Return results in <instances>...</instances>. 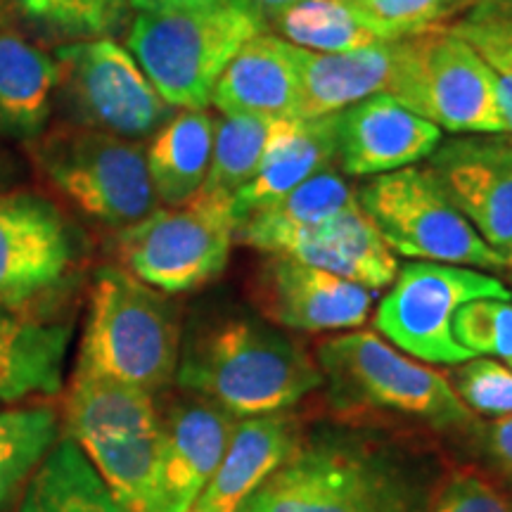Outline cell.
<instances>
[{
    "mask_svg": "<svg viewBox=\"0 0 512 512\" xmlns=\"http://www.w3.org/2000/svg\"><path fill=\"white\" fill-rule=\"evenodd\" d=\"M425 470L368 434H304L240 512H427Z\"/></svg>",
    "mask_w": 512,
    "mask_h": 512,
    "instance_id": "1",
    "label": "cell"
},
{
    "mask_svg": "<svg viewBox=\"0 0 512 512\" xmlns=\"http://www.w3.org/2000/svg\"><path fill=\"white\" fill-rule=\"evenodd\" d=\"M178 387L235 418L283 413L323 387L316 358L278 325L249 313L202 323L181 342Z\"/></svg>",
    "mask_w": 512,
    "mask_h": 512,
    "instance_id": "2",
    "label": "cell"
},
{
    "mask_svg": "<svg viewBox=\"0 0 512 512\" xmlns=\"http://www.w3.org/2000/svg\"><path fill=\"white\" fill-rule=\"evenodd\" d=\"M313 358L339 413L394 415L434 432H467L475 425L448 375L408 358L373 330L323 339Z\"/></svg>",
    "mask_w": 512,
    "mask_h": 512,
    "instance_id": "3",
    "label": "cell"
},
{
    "mask_svg": "<svg viewBox=\"0 0 512 512\" xmlns=\"http://www.w3.org/2000/svg\"><path fill=\"white\" fill-rule=\"evenodd\" d=\"M178 358L181 323L169 299L121 266L98 268L74 373L155 394L176 380Z\"/></svg>",
    "mask_w": 512,
    "mask_h": 512,
    "instance_id": "4",
    "label": "cell"
},
{
    "mask_svg": "<svg viewBox=\"0 0 512 512\" xmlns=\"http://www.w3.org/2000/svg\"><path fill=\"white\" fill-rule=\"evenodd\" d=\"M264 31V22L242 5L209 0L138 12L126 50L174 110H207L228 62Z\"/></svg>",
    "mask_w": 512,
    "mask_h": 512,
    "instance_id": "5",
    "label": "cell"
},
{
    "mask_svg": "<svg viewBox=\"0 0 512 512\" xmlns=\"http://www.w3.org/2000/svg\"><path fill=\"white\" fill-rule=\"evenodd\" d=\"M64 425L126 510H150L162 453V415L150 392L74 373L64 396Z\"/></svg>",
    "mask_w": 512,
    "mask_h": 512,
    "instance_id": "6",
    "label": "cell"
},
{
    "mask_svg": "<svg viewBox=\"0 0 512 512\" xmlns=\"http://www.w3.org/2000/svg\"><path fill=\"white\" fill-rule=\"evenodd\" d=\"M389 95L458 136H505L491 67L448 24L394 41Z\"/></svg>",
    "mask_w": 512,
    "mask_h": 512,
    "instance_id": "7",
    "label": "cell"
},
{
    "mask_svg": "<svg viewBox=\"0 0 512 512\" xmlns=\"http://www.w3.org/2000/svg\"><path fill=\"white\" fill-rule=\"evenodd\" d=\"M233 197L197 192L181 207L155 209L121 228L119 266L162 294H181L219 278L235 242Z\"/></svg>",
    "mask_w": 512,
    "mask_h": 512,
    "instance_id": "8",
    "label": "cell"
},
{
    "mask_svg": "<svg viewBox=\"0 0 512 512\" xmlns=\"http://www.w3.org/2000/svg\"><path fill=\"white\" fill-rule=\"evenodd\" d=\"M34 155L55 190L88 219L121 230L157 209L138 140L72 124L38 140Z\"/></svg>",
    "mask_w": 512,
    "mask_h": 512,
    "instance_id": "9",
    "label": "cell"
},
{
    "mask_svg": "<svg viewBox=\"0 0 512 512\" xmlns=\"http://www.w3.org/2000/svg\"><path fill=\"white\" fill-rule=\"evenodd\" d=\"M356 200L394 254L477 271L508 268L448 200L427 166L373 176L356 190Z\"/></svg>",
    "mask_w": 512,
    "mask_h": 512,
    "instance_id": "10",
    "label": "cell"
},
{
    "mask_svg": "<svg viewBox=\"0 0 512 512\" xmlns=\"http://www.w3.org/2000/svg\"><path fill=\"white\" fill-rule=\"evenodd\" d=\"M55 64V91L74 126L140 143L174 114L136 57L112 38L67 43L55 50Z\"/></svg>",
    "mask_w": 512,
    "mask_h": 512,
    "instance_id": "11",
    "label": "cell"
},
{
    "mask_svg": "<svg viewBox=\"0 0 512 512\" xmlns=\"http://www.w3.org/2000/svg\"><path fill=\"white\" fill-rule=\"evenodd\" d=\"M472 299H512V292L477 268L411 261L377 304L375 330L418 361L460 366L472 354L453 337V318Z\"/></svg>",
    "mask_w": 512,
    "mask_h": 512,
    "instance_id": "12",
    "label": "cell"
},
{
    "mask_svg": "<svg viewBox=\"0 0 512 512\" xmlns=\"http://www.w3.org/2000/svg\"><path fill=\"white\" fill-rule=\"evenodd\" d=\"M79 254V235L53 202L0 197V309L38 320L74 283Z\"/></svg>",
    "mask_w": 512,
    "mask_h": 512,
    "instance_id": "13",
    "label": "cell"
},
{
    "mask_svg": "<svg viewBox=\"0 0 512 512\" xmlns=\"http://www.w3.org/2000/svg\"><path fill=\"white\" fill-rule=\"evenodd\" d=\"M427 169L479 238L512 268V140L460 136L434 150Z\"/></svg>",
    "mask_w": 512,
    "mask_h": 512,
    "instance_id": "14",
    "label": "cell"
},
{
    "mask_svg": "<svg viewBox=\"0 0 512 512\" xmlns=\"http://www.w3.org/2000/svg\"><path fill=\"white\" fill-rule=\"evenodd\" d=\"M252 297L261 316L294 332L361 328L373 309V290L285 254H264Z\"/></svg>",
    "mask_w": 512,
    "mask_h": 512,
    "instance_id": "15",
    "label": "cell"
},
{
    "mask_svg": "<svg viewBox=\"0 0 512 512\" xmlns=\"http://www.w3.org/2000/svg\"><path fill=\"white\" fill-rule=\"evenodd\" d=\"M238 418L188 394L162 415V453L147 512H188L226 453Z\"/></svg>",
    "mask_w": 512,
    "mask_h": 512,
    "instance_id": "16",
    "label": "cell"
},
{
    "mask_svg": "<svg viewBox=\"0 0 512 512\" xmlns=\"http://www.w3.org/2000/svg\"><path fill=\"white\" fill-rule=\"evenodd\" d=\"M441 128L408 110L394 95L377 93L339 112L337 162L347 176L373 178L430 159Z\"/></svg>",
    "mask_w": 512,
    "mask_h": 512,
    "instance_id": "17",
    "label": "cell"
},
{
    "mask_svg": "<svg viewBox=\"0 0 512 512\" xmlns=\"http://www.w3.org/2000/svg\"><path fill=\"white\" fill-rule=\"evenodd\" d=\"M302 439V422L290 411L240 418L219 467L188 512H240Z\"/></svg>",
    "mask_w": 512,
    "mask_h": 512,
    "instance_id": "18",
    "label": "cell"
},
{
    "mask_svg": "<svg viewBox=\"0 0 512 512\" xmlns=\"http://www.w3.org/2000/svg\"><path fill=\"white\" fill-rule=\"evenodd\" d=\"M275 254L323 268L373 292L392 285L399 273V259L377 233L358 200L328 221L292 235Z\"/></svg>",
    "mask_w": 512,
    "mask_h": 512,
    "instance_id": "19",
    "label": "cell"
},
{
    "mask_svg": "<svg viewBox=\"0 0 512 512\" xmlns=\"http://www.w3.org/2000/svg\"><path fill=\"white\" fill-rule=\"evenodd\" d=\"M337 117L280 119L256 174L233 195L235 221L285 197L337 162Z\"/></svg>",
    "mask_w": 512,
    "mask_h": 512,
    "instance_id": "20",
    "label": "cell"
},
{
    "mask_svg": "<svg viewBox=\"0 0 512 512\" xmlns=\"http://www.w3.org/2000/svg\"><path fill=\"white\" fill-rule=\"evenodd\" d=\"M211 105L238 117L297 119L302 91L283 38L264 31L247 41L216 81Z\"/></svg>",
    "mask_w": 512,
    "mask_h": 512,
    "instance_id": "21",
    "label": "cell"
},
{
    "mask_svg": "<svg viewBox=\"0 0 512 512\" xmlns=\"http://www.w3.org/2000/svg\"><path fill=\"white\" fill-rule=\"evenodd\" d=\"M287 55L302 91L299 119L339 114L370 95L387 93L392 79L394 41L349 50V53H313L287 43Z\"/></svg>",
    "mask_w": 512,
    "mask_h": 512,
    "instance_id": "22",
    "label": "cell"
},
{
    "mask_svg": "<svg viewBox=\"0 0 512 512\" xmlns=\"http://www.w3.org/2000/svg\"><path fill=\"white\" fill-rule=\"evenodd\" d=\"M214 128L216 119L207 110H181L152 136L145 159L159 204L181 207L200 192L209 174Z\"/></svg>",
    "mask_w": 512,
    "mask_h": 512,
    "instance_id": "23",
    "label": "cell"
},
{
    "mask_svg": "<svg viewBox=\"0 0 512 512\" xmlns=\"http://www.w3.org/2000/svg\"><path fill=\"white\" fill-rule=\"evenodd\" d=\"M55 86V57L19 34L0 31V133L22 140L41 136L53 110Z\"/></svg>",
    "mask_w": 512,
    "mask_h": 512,
    "instance_id": "24",
    "label": "cell"
},
{
    "mask_svg": "<svg viewBox=\"0 0 512 512\" xmlns=\"http://www.w3.org/2000/svg\"><path fill=\"white\" fill-rule=\"evenodd\" d=\"M356 202V190L335 166L318 171L285 197L254 211L235 228V240L261 254H275L292 235L328 221Z\"/></svg>",
    "mask_w": 512,
    "mask_h": 512,
    "instance_id": "25",
    "label": "cell"
},
{
    "mask_svg": "<svg viewBox=\"0 0 512 512\" xmlns=\"http://www.w3.org/2000/svg\"><path fill=\"white\" fill-rule=\"evenodd\" d=\"M24 512H131L117 501L86 453L72 439H62L41 460L31 482Z\"/></svg>",
    "mask_w": 512,
    "mask_h": 512,
    "instance_id": "26",
    "label": "cell"
},
{
    "mask_svg": "<svg viewBox=\"0 0 512 512\" xmlns=\"http://www.w3.org/2000/svg\"><path fill=\"white\" fill-rule=\"evenodd\" d=\"M69 339L72 325L29 320L17 337L0 342V401L60 392Z\"/></svg>",
    "mask_w": 512,
    "mask_h": 512,
    "instance_id": "27",
    "label": "cell"
},
{
    "mask_svg": "<svg viewBox=\"0 0 512 512\" xmlns=\"http://www.w3.org/2000/svg\"><path fill=\"white\" fill-rule=\"evenodd\" d=\"M268 34L313 53H349L384 43L349 0H302L280 12Z\"/></svg>",
    "mask_w": 512,
    "mask_h": 512,
    "instance_id": "28",
    "label": "cell"
},
{
    "mask_svg": "<svg viewBox=\"0 0 512 512\" xmlns=\"http://www.w3.org/2000/svg\"><path fill=\"white\" fill-rule=\"evenodd\" d=\"M280 121V119H278ZM278 121L221 114L214 128V150L202 192L233 197L256 174Z\"/></svg>",
    "mask_w": 512,
    "mask_h": 512,
    "instance_id": "29",
    "label": "cell"
},
{
    "mask_svg": "<svg viewBox=\"0 0 512 512\" xmlns=\"http://www.w3.org/2000/svg\"><path fill=\"white\" fill-rule=\"evenodd\" d=\"M24 19L62 38H110L131 5L128 0H10Z\"/></svg>",
    "mask_w": 512,
    "mask_h": 512,
    "instance_id": "30",
    "label": "cell"
},
{
    "mask_svg": "<svg viewBox=\"0 0 512 512\" xmlns=\"http://www.w3.org/2000/svg\"><path fill=\"white\" fill-rule=\"evenodd\" d=\"M453 337L472 356L503 358L512 368V299H472L453 318Z\"/></svg>",
    "mask_w": 512,
    "mask_h": 512,
    "instance_id": "31",
    "label": "cell"
},
{
    "mask_svg": "<svg viewBox=\"0 0 512 512\" xmlns=\"http://www.w3.org/2000/svg\"><path fill=\"white\" fill-rule=\"evenodd\" d=\"M448 382L472 415L489 420L512 415V368L494 358L472 356L456 366Z\"/></svg>",
    "mask_w": 512,
    "mask_h": 512,
    "instance_id": "32",
    "label": "cell"
},
{
    "mask_svg": "<svg viewBox=\"0 0 512 512\" xmlns=\"http://www.w3.org/2000/svg\"><path fill=\"white\" fill-rule=\"evenodd\" d=\"M467 8L465 0H375L356 8L382 41H399L422 31L444 27L448 17Z\"/></svg>",
    "mask_w": 512,
    "mask_h": 512,
    "instance_id": "33",
    "label": "cell"
},
{
    "mask_svg": "<svg viewBox=\"0 0 512 512\" xmlns=\"http://www.w3.org/2000/svg\"><path fill=\"white\" fill-rule=\"evenodd\" d=\"M427 512H512V496L479 467H458L434 486Z\"/></svg>",
    "mask_w": 512,
    "mask_h": 512,
    "instance_id": "34",
    "label": "cell"
},
{
    "mask_svg": "<svg viewBox=\"0 0 512 512\" xmlns=\"http://www.w3.org/2000/svg\"><path fill=\"white\" fill-rule=\"evenodd\" d=\"M458 36H463L479 55L484 57L496 79L498 107L505 121V136L512 140V43L491 29L479 17L465 15L448 24Z\"/></svg>",
    "mask_w": 512,
    "mask_h": 512,
    "instance_id": "35",
    "label": "cell"
},
{
    "mask_svg": "<svg viewBox=\"0 0 512 512\" xmlns=\"http://www.w3.org/2000/svg\"><path fill=\"white\" fill-rule=\"evenodd\" d=\"M57 444V413L50 406L0 411V460L17 453H48Z\"/></svg>",
    "mask_w": 512,
    "mask_h": 512,
    "instance_id": "36",
    "label": "cell"
},
{
    "mask_svg": "<svg viewBox=\"0 0 512 512\" xmlns=\"http://www.w3.org/2000/svg\"><path fill=\"white\" fill-rule=\"evenodd\" d=\"M477 456L482 458L486 475H491L512 496V415L491 420H475L470 427Z\"/></svg>",
    "mask_w": 512,
    "mask_h": 512,
    "instance_id": "37",
    "label": "cell"
},
{
    "mask_svg": "<svg viewBox=\"0 0 512 512\" xmlns=\"http://www.w3.org/2000/svg\"><path fill=\"white\" fill-rule=\"evenodd\" d=\"M46 458V453L29 451V453H17V456L0 460V508L10 503V498L17 494L19 484L27 479L34 467Z\"/></svg>",
    "mask_w": 512,
    "mask_h": 512,
    "instance_id": "38",
    "label": "cell"
},
{
    "mask_svg": "<svg viewBox=\"0 0 512 512\" xmlns=\"http://www.w3.org/2000/svg\"><path fill=\"white\" fill-rule=\"evenodd\" d=\"M467 15L479 17L482 22L489 24L491 29H496L505 41L512 43V10L501 8H489V5H472Z\"/></svg>",
    "mask_w": 512,
    "mask_h": 512,
    "instance_id": "39",
    "label": "cell"
},
{
    "mask_svg": "<svg viewBox=\"0 0 512 512\" xmlns=\"http://www.w3.org/2000/svg\"><path fill=\"white\" fill-rule=\"evenodd\" d=\"M233 3L242 5V8L259 17L268 31V24H271L273 19L280 15V12L292 8V5L302 3V0H233Z\"/></svg>",
    "mask_w": 512,
    "mask_h": 512,
    "instance_id": "40",
    "label": "cell"
},
{
    "mask_svg": "<svg viewBox=\"0 0 512 512\" xmlns=\"http://www.w3.org/2000/svg\"><path fill=\"white\" fill-rule=\"evenodd\" d=\"M197 3H209V0H128V5L136 12H159L171 8H185V5Z\"/></svg>",
    "mask_w": 512,
    "mask_h": 512,
    "instance_id": "41",
    "label": "cell"
},
{
    "mask_svg": "<svg viewBox=\"0 0 512 512\" xmlns=\"http://www.w3.org/2000/svg\"><path fill=\"white\" fill-rule=\"evenodd\" d=\"M27 323V318H19L15 313L0 309V342H8V339L17 337Z\"/></svg>",
    "mask_w": 512,
    "mask_h": 512,
    "instance_id": "42",
    "label": "cell"
},
{
    "mask_svg": "<svg viewBox=\"0 0 512 512\" xmlns=\"http://www.w3.org/2000/svg\"><path fill=\"white\" fill-rule=\"evenodd\" d=\"M12 15H15V8H12L10 0H0V31L10 27Z\"/></svg>",
    "mask_w": 512,
    "mask_h": 512,
    "instance_id": "43",
    "label": "cell"
},
{
    "mask_svg": "<svg viewBox=\"0 0 512 512\" xmlns=\"http://www.w3.org/2000/svg\"><path fill=\"white\" fill-rule=\"evenodd\" d=\"M475 5H489V8H501V10H512V0H479Z\"/></svg>",
    "mask_w": 512,
    "mask_h": 512,
    "instance_id": "44",
    "label": "cell"
},
{
    "mask_svg": "<svg viewBox=\"0 0 512 512\" xmlns=\"http://www.w3.org/2000/svg\"><path fill=\"white\" fill-rule=\"evenodd\" d=\"M351 5H354V8H366V5H370V3H375V0H349Z\"/></svg>",
    "mask_w": 512,
    "mask_h": 512,
    "instance_id": "45",
    "label": "cell"
},
{
    "mask_svg": "<svg viewBox=\"0 0 512 512\" xmlns=\"http://www.w3.org/2000/svg\"><path fill=\"white\" fill-rule=\"evenodd\" d=\"M475 3H479V0H465V5H467V8H472V5H475Z\"/></svg>",
    "mask_w": 512,
    "mask_h": 512,
    "instance_id": "46",
    "label": "cell"
},
{
    "mask_svg": "<svg viewBox=\"0 0 512 512\" xmlns=\"http://www.w3.org/2000/svg\"><path fill=\"white\" fill-rule=\"evenodd\" d=\"M19 512H24V510H22V508H19Z\"/></svg>",
    "mask_w": 512,
    "mask_h": 512,
    "instance_id": "47",
    "label": "cell"
}]
</instances>
